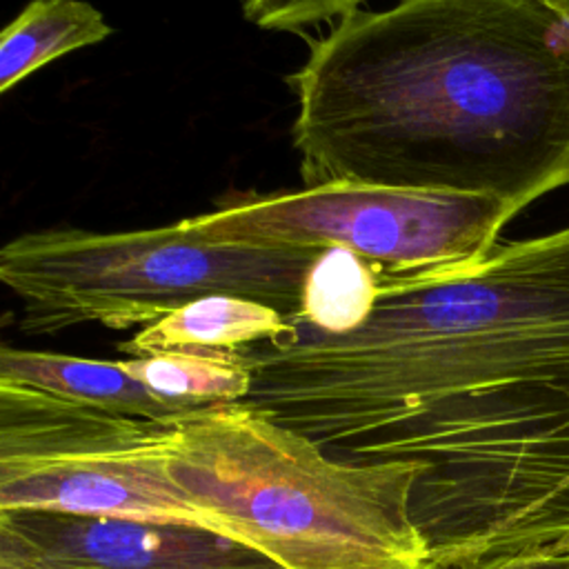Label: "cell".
<instances>
[{
  "instance_id": "6",
  "label": "cell",
  "mask_w": 569,
  "mask_h": 569,
  "mask_svg": "<svg viewBox=\"0 0 569 569\" xmlns=\"http://www.w3.org/2000/svg\"><path fill=\"white\" fill-rule=\"evenodd\" d=\"M169 431V418L107 411L0 380V511L173 522L233 538L173 480Z\"/></svg>"
},
{
  "instance_id": "4",
  "label": "cell",
  "mask_w": 569,
  "mask_h": 569,
  "mask_svg": "<svg viewBox=\"0 0 569 569\" xmlns=\"http://www.w3.org/2000/svg\"><path fill=\"white\" fill-rule=\"evenodd\" d=\"M347 453L425 465L411 516L433 569L569 542V389L467 393Z\"/></svg>"
},
{
  "instance_id": "16",
  "label": "cell",
  "mask_w": 569,
  "mask_h": 569,
  "mask_svg": "<svg viewBox=\"0 0 569 569\" xmlns=\"http://www.w3.org/2000/svg\"><path fill=\"white\" fill-rule=\"evenodd\" d=\"M551 2H553V4H556V7H558V9L569 18V0H551Z\"/></svg>"
},
{
  "instance_id": "8",
  "label": "cell",
  "mask_w": 569,
  "mask_h": 569,
  "mask_svg": "<svg viewBox=\"0 0 569 569\" xmlns=\"http://www.w3.org/2000/svg\"><path fill=\"white\" fill-rule=\"evenodd\" d=\"M4 569H284L224 533L129 518L0 511Z\"/></svg>"
},
{
  "instance_id": "10",
  "label": "cell",
  "mask_w": 569,
  "mask_h": 569,
  "mask_svg": "<svg viewBox=\"0 0 569 569\" xmlns=\"http://www.w3.org/2000/svg\"><path fill=\"white\" fill-rule=\"evenodd\" d=\"M289 327L291 322L269 305L236 296H207L144 325L118 349L131 358L167 349L238 351L276 340Z\"/></svg>"
},
{
  "instance_id": "1",
  "label": "cell",
  "mask_w": 569,
  "mask_h": 569,
  "mask_svg": "<svg viewBox=\"0 0 569 569\" xmlns=\"http://www.w3.org/2000/svg\"><path fill=\"white\" fill-rule=\"evenodd\" d=\"M305 187L493 196L569 184V18L551 0H396L309 40L287 76Z\"/></svg>"
},
{
  "instance_id": "14",
  "label": "cell",
  "mask_w": 569,
  "mask_h": 569,
  "mask_svg": "<svg viewBox=\"0 0 569 569\" xmlns=\"http://www.w3.org/2000/svg\"><path fill=\"white\" fill-rule=\"evenodd\" d=\"M367 0H242L244 18L267 31H291L340 20Z\"/></svg>"
},
{
  "instance_id": "11",
  "label": "cell",
  "mask_w": 569,
  "mask_h": 569,
  "mask_svg": "<svg viewBox=\"0 0 569 569\" xmlns=\"http://www.w3.org/2000/svg\"><path fill=\"white\" fill-rule=\"evenodd\" d=\"M111 36L104 16L84 0H29L0 33V93L49 62Z\"/></svg>"
},
{
  "instance_id": "15",
  "label": "cell",
  "mask_w": 569,
  "mask_h": 569,
  "mask_svg": "<svg viewBox=\"0 0 569 569\" xmlns=\"http://www.w3.org/2000/svg\"><path fill=\"white\" fill-rule=\"evenodd\" d=\"M451 569H569V542L562 540L547 547L491 556V558H485L465 567H451Z\"/></svg>"
},
{
  "instance_id": "9",
  "label": "cell",
  "mask_w": 569,
  "mask_h": 569,
  "mask_svg": "<svg viewBox=\"0 0 569 569\" xmlns=\"http://www.w3.org/2000/svg\"><path fill=\"white\" fill-rule=\"evenodd\" d=\"M0 380L151 420H164L191 409L153 393L122 367V360L109 362L4 345L0 349Z\"/></svg>"
},
{
  "instance_id": "5",
  "label": "cell",
  "mask_w": 569,
  "mask_h": 569,
  "mask_svg": "<svg viewBox=\"0 0 569 569\" xmlns=\"http://www.w3.org/2000/svg\"><path fill=\"white\" fill-rule=\"evenodd\" d=\"M322 247L202 240L178 222L138 231L40 229L0 249V280L20 300V331L47 336L98 322L151 325L207 296H236L300 313Z\"/></svg>"
},
{
  "instance_id": "2",
  "label": "cell",
  "mask_w": 569,
  "mask_h": 569,
  "mask_svg": "<svg viewBox=\"0 0 569 569\" xmlns=\"http://www.w3.org/2000/svg\"><path fill=\"white\" fill-rule=\"evenodd\" d=\"M242 347V400L338 453L440 405L498 387L569 389V227L496 244L476 262L382 276L356 331L302 320Z\"/></svg>"
},
{
  "instance_id": "3",
  "label": "cell",
  "mask_w": 569,
  "mask_h": 569,
  "mask_svg": "<svg viewBox=\"0 0 569 569\" xmlns=\"http://www.w3.org/2000/svg\"><path fill=\"white\" fill-rule=\"evenodd\" d=\"M182 491L284 569H433L411 516L418 458H340L247 402L169 418Z\"/></svg>"
},
{
  "instance_id": "13",
  "label": "cell",
  "mask_w": 569,
  "mask_h": 569,
  "mask_svg": "<svg viewBox=\"0 0 569 569\" xmlns=\"http://www.w3.org/2000/svg\"><path fill=\"white\" fill-rule=\"evenodd\" d=\"M382 276L351 249L329 247L309 267L300 313L291 320L333 336L356 331L373 311Z\"/></svg>"
},
{
  "instance_id": "12",
  "label": "cell",
  "mask_w": 569,
  "mask_h": 569,
  "mask_svg": "<svg viewBox=\"0 0 569 569\" xmlns=\"http://www.w3.org/2000/svg\"><path fill=\"white\" fill-rule=\"evenodd\" d=\"M122 367L160 398L189 407L242 402L251 391V369L240 349H167L127 358Z\"/></svg>"
},
{
  "instance_id": "17",
  "label": "cell",
  "mask_w": 569,
  "mask_h": 569,
  "mask_svg": "<svg viewBox=\"0 0 569 569\" xmlns=\"http://www.w3.org/2000/svg\"><path fill=\"white\" fill-rule=\"evenodd\" d=\"M0 569H4V567H0Z\"/></svg>"
},
{
  "instance_id": "7",
  "label": "cell",
  "mask_w": 569,
  "mask_h": 569,
  "mask_svg": "<svg viewBox=\"0 0 569 569\" xmlns=\"http://www.w3.org/2000/svg\"><path fill=\"white\" fill-rule=\"evenodd\" d=\"M516 213L493 196L338 180L247 196L178 224L202 240L345 247L385 276H409L480 260Z\"/></svg>"
}]
</instances>
